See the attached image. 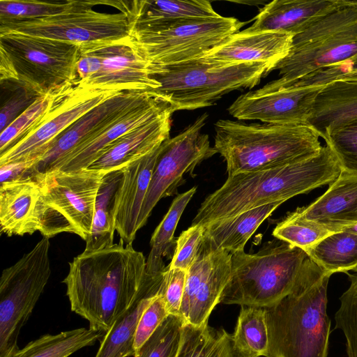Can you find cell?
Wrapping results in <instances>:
<instances>
[{
  "label": "cell",
  "mask_w": 357,
  "mask_h": 357,
  "mask_svg": "<svg viewBox=\"0 0 357 357\" xmlns=\"http://www.w3.org/2000/svg\"><path fill=\"white\" fill-rule=\"evenodd\" d=\"M163 273L151 277L146 259L132 243H118L86 250L69 263L63 279L70 309L106 333L114 322L139 299L160 292Z\"/></svg>",
  "instance_id": "obj_1"
},
{
  "label": "cell",
  "mask_w": 357,
  "mask_h": 357,
  "mask_svg": "<svg viewBox=\"0 0 357 357\" xmlns=\"http://www.w3.org/2000/svg\"><path fill=\"white\" fill-rule=\"evenodd\" d=\"M341 173L339 162L327 146L315 155L283 165L228 176L224 184L201 204L191 225L234 216L262 205L281 202L324 185Z\"/></svg>",
  "instance_id": "obj_2"
},
{
  "label": "cell",
  "mask_w": 357,
  "mask_h": 357,
  "mask_svg": "<svg viewBox=\"0 0 357 357\" xmlns=\"http://www.w3.org/2000/svg\"><path fill=\"white\" fill-rule=\"evenodd\" d=\"M330 277L307 257L293 291L264 308L268 337L265 357H328Z\"/></svg>",
  "instance_id": "obj_3"
},
{
  "label": "cell",
  "mask_w": 357,
  "mask_h": 357,
  "mask_svg": "<svg viewBox=\"0 0 357 357\" xmlns=\"http://www.w3.org/2000/svg\"><path fill=\"white\" fill-rule=\"evenodd\" d=\"M214 149L228 176L269 169L317 153L320 136L310 125L250 123L220 119L215 123Z\"/></svg>",
  "instance_id": "obj_4"
},
{
  "label": "cell",
  "mask_w": 357,
  "mask_h": 357,
  "mask_svg": "<svg viewBox=\"0 0 357 357\" xmlns=\"http://www.w3.org/2000/svg\"><path fill=\"white\" fill-rule=\"evenodd\" d=\"M160 87L152 93L173 112L211 106L227 93L252 89L271 72L264 63L227 64L204 57L148 68Z\"/></svg>",
  "instance_id": "obj_5"
},
{
  "label": "cell",
  "mask_w": 357,
  "mask_h": 357,
  "mask_svg": "<svg viewBox=\"0 0 357 357\" xmlns=\"http://www.w3.org/2000/svg\"><path fill=\"white\" fill-rule=\"evenodd\" d=\"M344 63H357V0H342L294 36L289 54L273 69L279 70L280 78L263 88H283L309 74Z\"/></svg>",
  "instance_id": "obj_6"
},
{
  "label": "cell",
  "mask_w": 357,
  "mask_h": 357,
  "mask_svg": "<svg viewBox=\"0 0 357 357\" xmlns=\"http://www.w3.org/2000/svg\"><path fill=\"white\" fill-rule=\"evenodd\" d=\"M307 257L303 250L279 239L255 254H231V278L220 303L271 307L293 291Z\"/></svg>",
  "instance_id": "obj_7"
},
{
  "label": "cell",
  "mask_w": 357,
  "mask_h": 357,
  "mask_svg": "<svg viewBox=\"0 0 357 357\" xmlns=\"http://www.w3.org/2000/svg\"><path fill=\"white\" fill-rule=\"evenodd\" d=\"M245 24L222 15L182 20L149 29L131 31L130 43L148 68L165 66L204 56L238 32Z\"/></svg>",
  "instance_id": "obj_8"
},
{
  "label": "cell",
  "mask_w": 357,
  "mask_h": 357,
  "mask_svg": "<svg viewBox=\"0 0 357 357\" xmlns=\"http://www.w3.org/2000/svg\"><path fill=\"white\" fill-rule=\"evenodd\" d=\"M50 238L43 237L0 278V357L20 350L18 336L51 275Z\"/></svg>",
  "instance_id": "obj_9"
},
{
  "label": "cell",
  "mask_w": 357,
  "mask_h": 357,
  "mask_svg": "<svg viewBox=\"0 0 357 357\" xmlns=\"http://www.w3.org/2000/svg\"><path fill=\"white\" fill-rule=\"evenodd\" d=\"M123 1H93L55 16L0 20V33H19L77 44L114 41L130 36L132 26Z\"/></svg>",
  "instance_id": "obj_10"
},
{
  "label": "cell",
  "mask_w": 357,
  "mask_h": 357,
  "mask_svg": "<svg viewBox=\"0 0 357 357\" xmlns=\"http://www.w3.org/2000/svg\"><path fill=\"white\" fill-rule=\"evenodd\" d=\"M0 49L13 64L17 80L40 95L77 79L79 44L19 33H0Z\"/></svg>",
  "instance_id": "obj_11"
},
{
  "label": "cell",
  "mask_w": 357,
  "mask_h": 357,
  "mask_svg": "<svg viewBox=\"0 0 357 357\" xmlns=\"http://www.w3.org/2000/svg\"><path fill=\"white\" fill-rule=\"evenodd\" d=\"M76 82L84 87L120 93H152L160 87L132 47L130 36L80 44Z\"/></svg>",
  "instance_id": "obj_12"
},
{
  "label": "cell",
  "mask_w": 357,
  "mask_h": 357,
  "mask_svg": "<svg viewBox=\"0 0 357 357\" xmlns=\"http://www.w3.org/2000/svg\"><path fill=\"white\" fill-rule=\"evenodd\" d=\"M208 114L204 113L176 136L160 145L148 190L139 215L141 229L158 202L177 193L184 181L183 175H193L195 167L217 153L208 135L202 132Z\"/></svg>",
  "instance_id": "obj_13"
},
{
  "label": "cell",
  "mask_w": 357,
  "mask_h": 357,
  "mask_svg": "<svg viewBox=\"0 0 357 357\" xmlns=\"http://www.w3.org/2000/svg\"><path fill=\"white\" fill-rule=\"evenodd\" d=\"M119 93L84 87L76 81L56 90L52 107L43 121L25 138L0 154V166L27 160H34L36 165L47 146L61 132L89 111Z\"/></svg>",
  "instance_id": "obj_14"
},
{
  "label": "cell",
  "mask_w": 357,
  "mask_h": 357,
  "mask_svg": "<svg viewBox=\"0 0 357 357\" xmlns=\"http://www.w3.org/2000/svg\"><path fill=\"white\" fill-rule=\"evenodd\" d=\"M104 171L86 168L34 174L47 204L86 241L91 234L96 202Z\"/></svg>",
  "instance_id": "obj_15"
},
{
  "label": "cell",
  "mask_w": 357,
  "mask_h": 357,
  "mask_svg": "<svg viewBox=\"0 0 357 357\" xmlns=\"http://www.w3.org/2000/svg\"><path fill=\"white\" fill-rule=\"evenodd\" d=\"M0 227L8 236L40 231L52 238L73 233L70 224L46 202L34 175L0 185Z\"/></svg>",
  "instance_id": "obj_16"
},
{
  "label": "cell",
  "mask_w": 357,
  "mask_h": 357,
  "mask_svg": "<svg viewBox=\"0 0 357 357\" xmlns=\"http://www.w3.org/2000/svg\"><path fill=\"white\" fill-rule=\"evenodd\" d=\"M326 85L276 89L261 87L238 96L227 110L238 120H259L281 125L307 124L315 99Z\"/></svg>",
  "instance_id": "obj_17"
},
{
  "label": "cell",
  "mask_w": 357,
  "mask_h": 357,
  "mask_svg": "<svg viewBox=\"0 0 357 357\" xmlns=\"http://www.w3.org/2000/svg\"><path fill=\"white\" fill-rule=\"evenodd\" d=\"M231 278V254L225 250H199V255L188 271L180 317L185 324L202 326L220 303L222 293Z\"/></svg>",
  "instance_id": "obj_18"
},
{
  "label": "cell",
  "mask_w": 357,
  "mask_h": 357,
  "mask_svg": "<svg viewBox=\"0 0 357 357\" xmlns=\"http://www.w3.org/2000/svg\"><path fill=\"white\" fill-rule=\"evenodd\" d=\"M150 93L121 92L89 111L47 146L44 153L33 167L34 174L53 169L68 153L91 140Z\"/></svg>",
  "instance_id": "obj_19"
},
{
  "label": "cell",
  "mask_w": 357,
  "mask_h": 357,
  "mask_svg": "<svg viewBox=\"0 0 357 357\" xmlns=\"http://www.w3.org/2000/svg\"><path fill=\"white\" fill-rule=\"evenodd\" d=\"M169 109L168 102L151 93L91 140L68 153L53 169L72 172L88 168L113 142Z\"/></svg>",
  "instance_id": "obj_20"
},
{
  "label": "cell",
  "mask_w": 357,
  "mask_h": 357,
  "mask_svg": "<svg viewBox=\"0 0 357 357\" xmlns=\"http://www.w3.org/2000/svg\"><path fill=\"white\" fill-rule=\"evenodd\" d=\"M294 36L284 32L243 30L230 36L203 57L227 64L264 63L273 71L289 54Z\"/></svg>",
  "instance_id": "obj_21"
},
{
  "label": "cell",
  "mask_w": 357,
  "mask_h": 357,
  "mask_svg": "<svg viewBox=\"0 0 357 357\" xmlns=\"http://www.w3.org/2000/svg\"><path fill=\"white\" fill-rule=\"evenodd\" d=\"M161 145V144H160ZM160 146L123 169L114 215L115 229L126 244L132 243L139 215Z\"/></svg>",
  "instance_id": "obj_22"
},
{
  "label": "cell",
  "mask_w": 357,
  "mask_h": 357,
  "mask_svg": "<svg viewBox=\"0 0 357 357\" xmlns=\"http://www.w3.org/2000/svg\"><path fill=\"white\" fill-rule=\"evenodd\" d=\"M172 114L169 109L126 133L106 147L88 168L105 172L117 171L149 154L170 137Z\"/></svg>",
  "instance_id": "obj_23"
},
{
  "label": "cell",
  "mask_w": 357,
  "mask_h": 357,
  "mask_svg": "<svg viewBox=\"0 0 357 357\" xmlns=\"http://www.w3.org/2000/svg\"><path fill=\"white\" fill-rule=\"evenodd\" d=\"M293 213L333 233L353 226L357 223V176L341 171L322 195Z\"/></svg>",
  "instance_id": "obj_24"
},
{
  "label": "cell",
  "mask_w": 357,
  "mask_h": 357,
  "mask_svg": "<svg viewBox=\"0 0 357 357\" xmlns=\"http://www.w3.org/2000/svg\"><path fill=\"white\" fill-rule=\"evenodd\" d=\"M342 0H274L265 5L247 31L296 36L336 8Z\"/></svg>",
  "instance_id": "obj_25"
},
{
  "label": "cell",
  "mask_w": 357,
  "mask_h": 357,
  "mask_svg": "<svg viewBox=\"0 0 357 357\" xmlns=\"http://www.w3.org/2000/svg\"><path fill=\"white\" fill-rule=\"evenodd\" d=\"M282 204L277 202L262 205L206 225L200 249L223 250L230 254L243 251L247 241L257 228Z\"/></svg>",
  "instance_id": "obj_26"
},
{
  "label": "cell",
  "mask_w": 357,
  "mask_h": 357,
  "mask_svg": "<svg viewBox=\"0 0 357 357\" xmlns=\"http://www.w3.org/2000/svg\"><path fill=\"white\" fill-rule=\"evenodd\" d=\"M126 13L131 31L149 29L182 20L220 15L206 0H134L129 2Z\"/></svg>",
  "instance_id": "obj_27"
},
{
  "label": "cell",
  "mask_w": 357,
  "mask_h": 357,
  "mask_svg": "<svg viewBox=\"0 0 357 357\" xmlns=\"http://www.w3.org/2000/svg\"><path fill=\"white\" fill-rule=\"evenodd\" d=\"M357 117V77L334 80L314 102L307 124L320 135L328 128Z\"/></svg>",
  "instance_id": "obj_28"
},
{
  "label": "cell",
  "mask_w": 357,
  "mask_h": 357,
  "mask_svg": "<svg viewBox=\"0 0 357 357\" xmlns=\"http://www.w3.org/2000/svg\"><path fill=\"white\" fill-rule=\"evenodd\" d=\"M123 169L106 173L98 192L91 234L86 250H98L114 244V215Z\"/></svg>",
  "instance_id": "obj_29"
},
{
  "label": "cell",
  "mask_w": 357,
  "mask_h": 357,
  "mask_svg": "<svg viewBox=\"0 0 357 357\" xmlns=\"http://www.w3.org/2000/svg\"><path fill=\"white\" fill-rule=\"evenodd\" d=\"M197 187L178 195L172 202L167 213L152 234L151 250L146 259V273L151 277L160 275L165 269L163 257H169L174 251V232L181 215L196 192Z\"/></svg>",
  "instance_id": "obj_30"
},
{
  "label": "cell",
  "mask_w": 357,
  "mask_h": 357,
  "mask_svg": "<svg viewBox=\"0 0 357 357\" xmlns=\"http://www.w3.org/2000/svg\"><path fill=\"white\" fill-rule=\"evenodd\" d=\"M105 334L90 328H79L43 335L20 349L13 357H68L82 348L94 344Z\"/></svg>",
  "instance_id": "obj_31"
},
{
  "label": "cell",
  "mask_w": 357,
  "mask_h": 357,
  "mask_svg": "<svg viewBox=\"0 0 357 357\" xmlns=\"http://www.w3.org/2000/svg\"><path fill=\"white\" fill-rule=\"evenodd\" d=\"M324 271L335 273L357 272V234L347 230L335 232L306 252Z\"/></svg>",
  "instance_id": "obj_32"
},
{
  "label": "cell",
  "mask_w": 357,
  "mask_h": 357,
  "mask_svg": "<svg viewBox=\"0 0 357 357\" xmlns=\"http://www.w3.org/2000/svg\"><path fill=\"white\" fill-rule=\"evenodd\" d=\"M231 341L234 357L265 356L268 337L264 308L241 306Z\"/></svg>",
  "instance_id": "obj_33"
},
{
  "label": "cell",
  "mask_w": 357,
  "mask_h": 357,
  "mask_svg": "<svg viewBox=\"0 0 357 357\" xmlns=\"http://www.w3.org/2000/svg\"><path fill=\"white\" fill-rule=\"evenodd\" d=\"M160 293L139 299L105 333L95 357L135 356V335L141 315Z\"/></svg>",
  "instance_id": "obj_34"
},
{
  "label": "cell",
  "mask_w": 357,
  "mask_h": 357,
  "mask_svg": "<svg viewBox=\"0 0 357 357\" xmlns=\"http://www.w3.org/2000/svg\"><path fill=\"white\" fill-rule=\"evenodd\" d=\"M177 357H234L231 335L208 324H185Z\"/></svg>",
  "instance_id": "obj_35"
},
{
  "label": "cell",
  "mask_w": 357,
  "mask_h": 357,
  "mask_svg": "<svg viewBox=\"0 0 357 357\" xmlns=\"http://www.w3.org/2000/svg\"><path fill=\"white\" fill-rule=\"evenodd\" d=\"M320 137L336 156L341 171L357 176V117L326 128Z\"/></svg>",
  "instance_id": "obj_36"
},
{
  "label": "cell",
  "mask_w": 357,
  "mask_h": 357,
  "mask_svg": "<svg viewBox=\"0 0 357 357\" xmlns=\"http://www.w3.org/2000/svg\"><path fill=\"white\" fill-rule=\"evenodd\" d=\"M86 1L1 0L0 20H26L55 16L78 8Z\"/></svg>",
  "instance_id": "obj_37"
},
{
  "label": "cell",
  "mask_w": 357,
  "mask_h": 357,
  "mask_svg": "<svg viewBox=\"0 0 357 357\" xmlns=\"http://www.w3.org/2000/svg\"><path fill=\"white\" fill-rule=\"evenodd\" d=\"M324 227L289 213L273 231L275 238L287 242L305 252L327 236L333 234Z\"/></svg>",
  "instance_id": "obj_38"
},
{
  "label": "cell",
  "mask_w": 357,
  "mask_h": 357,
  "mask_svg": "<svg viewBox=\"0 0 357 357\" xmlns=\"http://www.w3.org/2000/svg\"><path fill=\"white\" fill-rule=\"evenodd\" d=\"M55 91L40 96L27 109L1 132L0 154L25 138L40 124L52 107Z\"/></svg>",
  "instance_id": "obj_39"
},
{
  "label": "cell",
  "mask_w": 357,
  "mask_h": 357,
  "mask_svg": "<svg viewBox=\"0 0 357 357\" xmlns=\"http://www.w3.org/2000/svg\"><path fill=\"white\" fill-rule=\"evenodd\" d=\"M184 325L180 316L169 314L134 357H177Z\"/></svg>",
  "instance_id": "obj_40"
},
{
  "label": "cell",
  "mask_w": 357,
  "mask_h": 357,
  "mask_svg": "<svg viewBox=\"0 0 357 357\" xmlns=\"http://www.w3.org/2000/svg\"><path fill=\"white\" fill-rule=\"evenodd\" d=\"M347 273L350 284L340 297L335 328L344 334L347 357H357V275Z\"/></svg>",
  "instance_id": "obj_41"
},
{
  "label": "cell",
  "mask_w": 357,
  "mask_h": 357,
  "mask_svg": "<svg viewBox=\"0 0 357 357\" xmlns=\"http://www.w3.org/2000/svg\"><path fill=\"white\" fill-rule=\"evenodd\" d=\"M0 84L1 90L6 93L0 109V132H2L43 95L20 81H3Z\"/></svg>",
  "instance_id": "obj_42"
},
{
  "label": "cell",
  "mask_w": 357,
  "mask_h": 357,
  "mask_svg": "<svg viewBox=\"0 0 357 357\" xmlns=\"http://www.w3.org/2000/svg\"><path fill=\"white\" fill-rule=\"evenodd\" d=\"M203 238L204 227L202 225H191L183 231L176 240L174 255L167 266L188 271L199 255Z\"/></svg>",
  "instance_id": "obj_43"
},
{
  "label": "cell",
  "mask_w": 357,
  "mask_h": 357,
  "mask_svg": "<svg viewBox=\"0 0 357 357\" xmlns=\"http://www.w3.org/2000/svg\"><path fill=\"white\" fill-rule=\"evenodd\" d=\"M188 271L168 266L162 275L160 294L169 314L180 316V309L184 294Z\"/></svg>",
  "instance_id": "obj_44"
},
{
  "label": "cell",
  "mask_w": 357,
  "mask_h": 357,
  "mask_svg": "<svg viewBox=\"0 0 357 357\" xmlns=\"http://www.w3.org/2000/svg\"><path fill=\"white\" fill-rule=\"evenodd\" d=\"M169 314L160 293L145 309L138 321L134 340L135 351L147 341Z\"/></svg>",
  "instance_id": "obj_45"
},
{
  "label": "cell",
  "mask_w": 357,
  "mask_h": 357,
  "mask_svg": "<svg viewBox=\"0 0 357 357\" xmlns=\"http://www.w3.org/2000/svg\"><path fill=\"white\" fill-rule=\"evenodd\" d=\"M34 160L20 161L0 166V183L12 181L33 176Z\"/></svg>",
  "instance_id": "obj_46"
},
{
  "label": "cell",
  "mask_w": 357,
  "mask_h": 357,
  "mask_svg": "<svg viewBox=\"0 0 357 357\" xmlns=\"http://www.w3.org/2000/svg\"><path fill=\"white\" fill-rule=\"evenodd\" d=\"M357 77V63H353L349 68V77Z\"/></svg>",
  "instance_id": "obj_47"
},
{
  "label": "cell",
  "mask_w": 357,
  "mask_h": 357,
  "mask_svg": "<svg viewBox=\"0 0 357 357\" xmlns=\"http://www.w3.org/2000/svg\"><path fill=\"white\" fill-rule=\"evenodd\" d=\"M344 230H347V231H349L350 232L357 234V223L351 227L344 229Z\"/></svg>",
  "instance_id": "obj_48"
}]
</instances>
